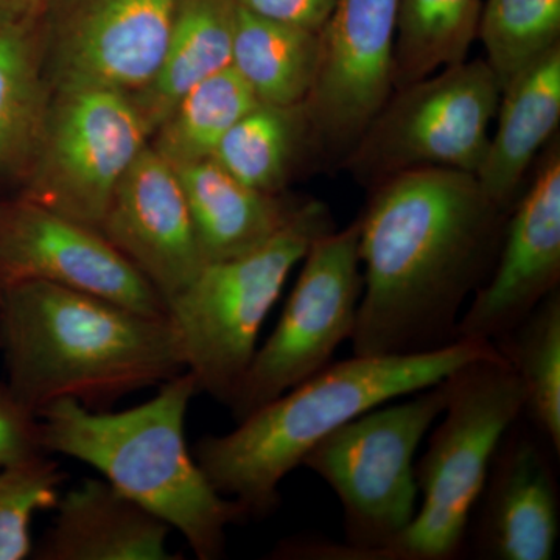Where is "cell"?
<instances>
[{"label":"cell","mask_w":560,"mask_h":560,"mask_svg":"<svg viewBox=\"0 0 560 560\" xmlns=\"http://www.w3.org/2000/svg\"><path fill=\"white\" fill-rule=\"evenodd\" d=\"M149 143L131 95L95 86L50 88L14 195L98 230L117 184Z\"/></svg>","instance_id":"cell-9"},{"label":"cell","mask_w":560,"mask_h":560,"mask_svg":"<svg viewBox=\"0 0 560 560\" xmlns=\"http://www.w3.org/2000/svg\"><path fill=\"white\" fill-rule=\"evenodd\" d=\"M501 88L486 60L463 61L393 91L348 154L350 171L374 189L423 167L477 173L489 147Z\"/></svg>","instance_id":"cell-8"},{"label":"cell","mask_w":560,"mask_h":560,"mask_svg":"<svg viewBox=\"0 0 560 560\" xmlns=\"http://www.w3.org/2000/svg\"><path fill=\"white\" fill-rule=\"evenodd\" d=\"M319 54V33L238 9L231 66L260 103L293 106L307 101L318 72Z\"/></svg>","instance_id":"cell-22"},{"label":"cell","mask_w":560,"mask_h":560,"mask_svg":"<svg viewBox=\"0 0 560 560\" xmlns=\"http://www.w3.org/2000/svg\"><path fill=\"white\" fill-rule=\"evenodd\" d=\"M335 230L329 208L305 201L260 248L215 261L167 304L198 393L228 405L257 350L265 319L313 242Z\"/></svg>","instance_id":"cell-7"},{"label":"cell","mask_w":560,"mask_h":560,"mask_svg":"<svg viewBox=\"0 0 560 560\" xmlns=\"http://www.w3.org/2000/svg\"><path fill=\"white\" fill-rule=\"evenodd\" d=\"M40 18L0 24V198L20 189L50 97Z\"/></svg>","instance_id":"cell-21"},{"label":"cell","mask_w":560,"mask_h":560,"mask_svg":"<svg viewBox=\"0 0 560 560\" xmlns=\"http://www.w3.org/2000/svg\"><path fill=\"white\" fill-rule=\"evenodd\" d=\"M237 0H178L156 77L131 95L150 138L184 94L232 62Z\"/></svg>","instance_id":"cell-20"},{"label":"cell","mask_w":560,"mask_h":560,"mask_svg":"<svg viewBox=\"0 0 560 560\" xmlns=\"http://www.w3.org/2000/svg\"><path fill=\"white\" fill-rule=\"evenodd\" d=\"M311 147L316 145L304 103H259L224 136L212 160L245 186L283 194Z\"/></svg>","instance_id":"cell-23"},{"label":"cell","mask_w":560,"mask_h":560,"mask_svg":"<svg viewBox=\"0 0 560 560\" xmlns=\"http://www.w3.org/2000/svg\"><path fill=\"white\" fill-rule=\"evenodd\" d=\"M451 397L416 464L422 495L407 528L363 560H453L467 551L471 514L490 464L525 396L499 350L453 372Z\"/></svg>","instance_id":"cell-6"},{"label":"cell","mask_w":560,"mask_h":560,"mask_svg":"<svg viewBox=\"0 0 560 560\" xmlns=\"http://www.w3.org/2000/svg\"><path fill=\"white\" fill-rule=\"evenodd\" d=\"M493 349L489 342L456 341L415 355L331 361L250 412L231 433L202 438L194 458L213 489L241 504L246 517H265L278 510L287 475L335 430L381 405L436 385Z\"/></svg>","instance_id":"cell-3"},{"label":"cell","mask_w":560,"mask_h":560,"mask_svg":"<svg viewBox=\"0 0 560 560\" xmlns=\"http://www.w3.org/2000/svg\"><path fill=\"white\" fill-rule=\"evenodd\" d=\"M397 0H337L307 101L315 145L350 153L393 94Z\"/></svg>","instance_id":"cell-13"},{"label":"cell","mask_w":560,"mask_h":560,"mask_svg":"<svg viewBox=\"0 0 560 560\" xmlns=\"http://www.w3.org/2000/svg\"><path fill=\"white\" fill-rule=\"evenodd\" d=\"M501 91L560 44V0H488L478 36Z\"/></svg>","instance_id":"cell-27"},{"label":"cell","mask_w":560,"mask_h":560,"mask_svg":"<svg viewBox=\"0 0 560 560\" xmlns=\"http://www.w3.org/2000/svg\"><path fill=\"white\" fill-rule=\"evenodd\" d=\"M178 0H46L44 69L50 88L138 94L156 77Z\"/></svg>","instance_id":"cell-11"},{"label":"cell","mask_w":560,"mask_h":560,"mask_svg":"<svg viewBox=\"0 0 560 560\" xmlns=\"http://www.w3.org/2000/svg\"><path fill=\"white\" fill-rule=\"evenodd\" d=\"M451 375L408 400L388 401L350 420L305 456L302 466L340 500L345 541H282L276 559L363 560L410 525L419 495L416 452L445 410Z\"/></svg>","instance_id":"cell-5"},{"label":"cell","mask_w":560,"mask_h":560,"mask_svg":"<svg viewBox=\"0 0 560 560\" xmlns=\"http://www.w3.org/2000/svg\"><path fill=\"white\" fill-rule=\"evenodd\" d=\"M47 455L39 436V419L0 382V467Z\"/></svg>","instance_id":"cell-29"},{"label":"cell","mask_w":560,"mask_h":560,"mask_svg":"<svg viewBox=\"0 0 560 560\" xmlns=\"http://www.w3.org/2000/svg\"><path fill=\"white\" fill-rule=\"evenodd\" d=\"M65 477L47 455L0 467V560L32 555L33 517L57 506Z\"/></svg>","instance_id":"cell-28"},{"label":"cell","mask_w":560,"mask_h":560,"mask_svg":"<svg viewBox=\"0 0 560 560\" xmlns=\"http://www.w3.org/2000/svg\"><path fill=\"white\" fill-rule=\"evenodd\" d=\"M39 560H179L167 548L171 525L106 480H86L57 503Z\"/></svg>","instance_id":"cell-17"},{"label":"cell","mask_w":560,"mask_h":560,"mask_svg":"<svg viewBox=\"0 0 560 560\" xmlns=\"http://www.w3.org/2000/svg\"><path fill=\"white\" fill-rule=\"evenodd\" d=\"M481 0H397L394 91L467 60Z\"/></svg>","instance_id":"cell-24"},{"label":"cell","mask_w":560,"mask_h":560,"mask_svg":"<svg viewBox=\"0 0 560 560\" xmlns=\"http://www.w3.org/2000/svg\"><path fill=\"white\" fill-rule=\"evenodd\" d=\"M0 352L7 385L35 415L61 399L109 405L186 371L168 316L44 280L0 289Z\"/></svg>","instance_id":"cell-2"},{"label":"cell","mask_w":560,"mask_h":560,"mask_svg":"<svg viewBox=\"0 0 560 560\" xmlns=\"http://www.w3.org/2000/svg\"><path fill=\"white\" fill-rule=\"evenodd\" d=\"M499 124L490 136L480 171L482 194L510 213L523 176L560 121V44L518 73L501 91Z\"/></svg>","instance_id":"cell-18"},{"label":"cell","mask_w":560,"mask_h":560,"mask_svg":"<svg viewBox=\"0 0 560 560\" xmlns=\"http://www.w3.org/2000/svg\"><path fill=\"white\" fill-rule=\"evenodd\" d=\"M506 215L474 173L455 168H415L375 186L359 217L363 293L352 355L455 345L464 304L495 264Z\"/></svg>","instance_id":"cell-1"},{"label":"cell","mask_w":560,"mask_h":560,"mask_svg":"<svg viewBox=\"0 0 560 560\" xmlns=\"http://www.w3.org/2000/svg\"><path fill=\"white\" fill-rule=\"evenodd\" d=\"M232 66L191 88L150 138V145L173 167L210 160L224 136L259 105Z\"/></svg>","instance_id":"cell-25"},{"label":"cell","mask_w":560,"mask_h":560,"mask_svg":"<svg viewBox=\"0 0 560 560\" xmlns=\"http://www.w3.org/2000/svg\"><path fill=\"white\" fill-rule=\"evenodd\" d=\"M560 283V154L550 151L512 208L489 278L475 291L456 341L499 340Z\"/></svg>","instance_id":"cell-14"},{"label":"cell","mask_w":560,"mask_h":560,"mask_svg":"<svg viewBox=\"0 0 560 560\" xmlns=\"http://www.w3.org/2000/svg\"><path fill=\"white\" fill-rule=\"evenodd\" d=\"M197 393L186 370L131 410L95 412L61 399L36 416L47 455L90 464L124 495L179 530L198 559L215 560L226 547L228 526L245 521L246 512L213 489L187 448L184 423Z\"/></svg>","instance_id":"cell-4"},{"label":"cell","mask_w":560,"mask_h":560,"mask_svg":"<svg viewBox=\"0 0 560 560\" xmlns=\"http://www.w3.org/2000/svg\"><path fill=\"white\" fill-rule=\"evenodd\" d=\"M359 219L313 242L275 330L226 407L237 422L334 361L355 327L363 275Z\"/></svg>","instance_id":"cell-10"},{"label":"cell","mask_w":560,"mask_h":560,"mask_svg":"<svg viewBox=\"0 0 560 560\" xmlns=\"http://www.w3.org/2000/svg\"><path fill=\"white\" fill-rule=\"evenodd\" d=\"M24 280L168 316L161 294L101 231L11 195L0 198V289Z\"/></svg>","instance_id":"cell-12"},{"label":"cell","mask_w":560,"mask_h":560,"mask_svg":"<svg viewBox=\"0 0 560 560\" xmlns=\"http://www.w3.org/2000/svg\"><path fill=\"white\" fill-rule=\"evenodd\" d=\"M517 375L523 418L560 455V289L492 342Z\"/></svg>","instance_id":"cell-26"},{"label":"cell","mask_w":560,"mask_h":560,"mask_svg":"<svg viewBox=\"0 0 560 560\" xmlns=\"http://www.w3.org/2000/svg\"><path fill=\"white\" fill-rule=\"evenodd\" d=\"M98 231L165 304L206 267L178 172L150 143L117 184Z\"/></svg>","instance_id":"cell-16"},{"label":"cell","mask_w":560,"mask_h":560,"mask_svg":"<svg viewBox=\"0 0 560 560\" xmlns=\"http://www.w3.org/2000/svg\"><path fill=\"white\" fill-rule=\"evenodd\" d=\"M555 451L528 420L501 440L469 525L478 559L550 560L560 530Z\"/></svg>","instance_id":"cell-15"},{"label":"cell","mask_w":560,"mask_h":560,"mask_svg":"<svg viewBox=\"0 0 560 560\" xmlns=\"http://www.w3.org/2000/svg\"><path fill=\"white\" fill-rule=\"evenodd\" d=\"M44 9L46 0H0V24L39 20Z\"/></svg>","instance_id":"cell-31"},{"label":"cell","mask_w":560,"mask_h":560,"mask_svg":"<svg viewBox=\"0 0 560 560\" xmlns=\"http://www.w3.org/2000/svg\"><path fill=\"white\" fill-rule=\"evenodd\" d=\"M238 5L256 16L320 33L329 21L337 0H237Z\"/></svg>","instance_id":"cell-30"},{"label":"cell","mask_w":560,"mask_h":560,"mask_svg":"<svg viewBox=\"0 0 560 560\" xmlns=\"http://www.w3.org/2000/svg\"><path fill=\"white\" fill-rule=\"evenodd\" d=\"M176 172L206 265L260 248L293 220L305 202L245 186L212 158Z\"/></svg>","instance_id":"cell-19"}]
</instances>
